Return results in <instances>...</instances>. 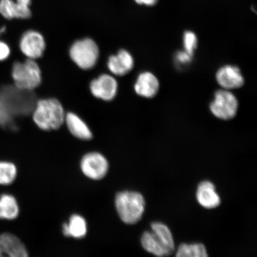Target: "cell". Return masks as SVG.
<instances>
[{"label": "cell", "instance_id": "obj_1", "mask_svg": "<svg viewBox=\"0 0 257 257\" xmlns=\"http://www.w3.org/2000/svg\"><path fill=\"white\" fill-rule=\"evenodd\" d=\"M62 104L55 98L41 99L38 102L33 114L35 123L44 131L57 130L65 121Z\"/></svg>", "mask_w": 257, "mask_h": 257}, {"label": "cell", "instance_id": "obj_2", "mask_svg": "<svg viewBox=\"0 0 257 257\" xmlns=\"http://www.w3.org/2000/svg\"><path fill=\"white\" fill-rule=\"evenodd\" d=\"M115 205L121 220L126 224H134L142 218L146 201L141 193L127 191L118 193Z\"/></svg>", "mask_w": 257, "mask_h": 257}, {"label": "cell", "instance_id": "obj_3", "mask_svg": "<svg viewBox=\"0 0 257 257\" xmlns=\"http://www.w3.org/2000/svg\"><path fill=\"white\" fill-rule=\"evenodd\" d=\"M12 76L16 87L24 91H31L37 88L42 80L39 66L35 60L30 59L24 63H15Z\"/></svg>", "mask_w": 257, "mask_h": 257}, {"label": "cell", "instance_id": "obj_4", "mask_svg": "<svg viewBox=\"0 0 257 257\" xmlns=\"http://www.w3.org/2000/svg\"><path fill=\"white\" fill-rule=\"evenodd\" d=\"M73 62L82 69H91L99 57V49L94 41L90 38L79 40L74 43L69 51Z\"/></svg>", "mask_w": 257, "mask_h": 257}, {"label": "cell", "instance_id": "obj_5", "mask_svg": "<svg viewBox=\"0 0 257 257\" xmlns=\"http://www.w3.org/2000/svg\"><path fill=\"white\" fill-rule=\"evenodd\" d=\"M210 110L214 115L221 120L232 119L237 114L238 101L229 90H218L210 104Z\"/></svg>", "mask_w": 257, "mask_h": 257}, {"label": "cell", "instance_id": "obj_6", "mask_svg": "<svg viewBox=\"0 0 257 257\" xmlns=\"http://www.w3.org/2000/svg\"><path fill=\"white\" fill-rule=\"evenodd\" d=\"M80 166L83 174L93 180L103 178L108 170L107 159L98 153L86 154L82 159Z\"/></svg>", "mask_w": 257, "mask_h": 257}, {"label": "cell", "instance_id": "obj_7", "mask_svg": "<svg viewBox=\"0 0 257 257\" xmlns=\"http://www.w3.org/2000/svg\"><path fill=\"white\" fill-rule=\"evenodd\" d=\"M20 48L22 53L28 59H39L46 49V41L39 32L28 31L21 38Z\"/></svg>", "mask_w": 257, "mask_h": 257}, {"label": "cell", "instance_id": "obj_8", "mask_svg": "<svg viewBox=\"0 0 257 257\" xmlns=\"http://www.w3.org/2000/svg\"><path fill=\"white\" fill-rule=\"evenodd\" d=\"M118 84L113 77L104 74L97 79L93 80L90 89L96 98L104 101L112 100L117 94Z\"/></svg>", "mask_w": 257, "mask_h": 257}, {"label": "cell", "instance_id": "obj_9", "mask_svg": "<svg viewBox=\"0 0 257 257\" xmlns=\"http://www.w3.org/2000/svg\"><path fill=\"white\" fill-rule=\"evenodd\" d=\"M216 79L218 84L227 90L239 88L244 83L238 67L230 65L223 66L218 70Z\"/></svg>", "mask_w": 257, "mask_h": 257}, {"label": "cell", "instance_id": "obj_10", "mask_svg": "<svg viewBox=\"0 0 257 257\" xmlns=\"http://www.w3.org/2000/svg\"><path fill=\"white\" fill-rule=\"evenodd\" d=\"M196 198L202 207L213 209L219 206L221 199L216 190V186L210 181H204L199 184Z\"/></svg>", "mask_w": 257, "mask_h": 257}, {"label": "cell", "instance_id": "obj_11", "mask_svg": "<svg viewBox=\"0 0 257 257\" xmlns=\"http://www.w3.org/2000/svg\"><path fill=\"white\" fill-rule=\"evenodd\" d=\"M0 14L8 20L14 19L30 18V6L14 0H0Z\"/></svg>", "mask_w": 257, "mask_h": 257}, {"label": "cell", "instance_id": "obj_12", "mask_svg": "<svg viewBox=\"0 0 257 257\" xmlns=\"http://www.w3.org/2000/svg\"><path fill=\"white\" fill-rule=\"evenodd\" d=\"M134 60L131 54L125 50L118 51L116 55L109 57L107 67L110 71L117 76H124L133 69Z\"/></svg>", "mask_w": 257, "mask_h": 257}, {"label": "cell", "instance_id": "obj_13", "mask_svg": "<svg viewBox=\"0 0 257 257\" xmlns=\"http://www.w3.org/2000/svg\"><path fill=\"white\" fill-rule=\"evenodd\" d=\"M0 250L3 255L6 254L11 257H26L28 255L24 244L12 233L0 234Z\"/></svg>", "mask_w": 257, "mask_h": 257}, {"label": "cell", "instance_id": "obj_14", "mask_svg": "<svg viewBox=\"0 0 257 257\" xmlns=\"http://www.w3.org/2000/svg\"><path fill=\"white\" fill-rule=\"evenodd\" d=\"M158 79L153 73L144 72L138 76L134 88L138 95L151 98L155 96L159 89Z\"/></svg>", "mask_w": 257, "mask_h": 257}, {"label": "cell", "instance_id": "obj_15", "mask_svg": "<svg viewBox=\"0 0 257 257\" xmlns=\"http://www.w3.org/2000/svg\"><path fill=\"white\" fill-rule=\"evenodd\" d=\"M70 133L74 137L83 140H89L92 138L91 130L78 115L68 112L66 115L65 121Z\"/></svg>", "mask_w": 257, "mask_h": 257}, {"label": "cell", "instance_id": "obj_16", "mask_svg": "<svg viewBox=\"0 0 257 257\" xmlns=\"http://www.w3.org/2000/svg\"><path fill=\"white\" fill-rule=\"evenodd\" d=\"M150 226L153 232L165 248L168 255L173 254L175 251V243L171 230L168 226L159 221H154Z\"/></svg>", "mask_w": 257, "mask_h": 257}, {"label": "cell", "instance_id": "obj_17", "mask_svg": "<svg viewBox=\"0 0 257 257\" xmlns=\"http://www.w3.org/2000/svg\"><path fill=\"white\" fill-rule=\"evenodd\" d=\"M63 229L64 235L75 238H82L87 232L86 221L79 215H73L70 217L69 224H64Z\"/></svg>", "mask_w": 257, "mask_h": 257}, {"label": "cell", "instance_id": "obj_18", "mask_svg": "<svg viewBox=\"0 0 257 257\" xmlns=\"http://www.w3.org/2000/svg\"><path fill=\"white\" fill-rule=\"evenodd\" d=\"M141 243L148 252L157 256H168L165 248L153 231L144 232L141 236Z\"/></svg>", "mask_w": 257, "mask_h": 257}, {"label": "cell", "instance_id": "obj_19", "mask_svg": "<svg viewBox=\"0 0 257 257\" xmlns=\"http://www.w3.org/2000/svg\"><path fill=\"white\" fill-rule=\"evenodd\" d=\"M19 205L14 196L3 194L0 197V218L14 220L18 216Z\"/></svg>", "mask_w": 257, "mask_h": 257}, {"label": "cell", "instance_id": "obj_20", "mask_svg": "<svg viewBox=\"0 0 257 257\" xmlns=\"http://www.w3.org/2000/svg\"><path fill=\"white\" fill-rule=\"evenodd\" d=\"M176 256L178 257H207L208 255L206 248L203 243H182L180 244L178 246Z\"/></svg>", "mask_w": 257, "mask_h": 257}, {"label": "cell", "instance_id": "obj_21", "mask_svg": "<svg viewBox=\"0 0 257 257\" xmlns=\"http://www.w3.org/2000/svg\"><path fill=\"white\" fill-rule=\"evenodd\" d=\"M17 169L14 164L0 162V185H9L15 181Z\"/></svg>", "mask_w": 257, "mask_h": 257}, {"label": "cell", "instance_id": "obj_22", "mask_svg": "<svg viewBox=\"0 0 257 257\" xmlns=\"http://www.w3.org/2000/svg\"><path fill=\"white\" fill-rule=\"evenodd\" d=\"M197 37L191 31H186L184 35V46L186 52L193 55L197 46Z\"/></svg>", "mask_w": 257, "mask_h": 257}, {"label": "cell", "instance_id": "obj_23", "mask_svg": "<svg viewBox=\"0 0 257 257\" xmlns=\"http://www.w3.org/2000/svg\"><path fill=\"white\" fill-rule=\"evenodd\" d=\"M9 114L5 105L0 101V125L5 126L9 121Z\"/></svg>", "mask_w": 257, "mask_h": 257}, {"label": "cell", "instance_id": "obj_24", "mask_svg": "<svg viewBox=\"0 0 257 257\" xmlns=\"http://www.w3.org/2000/svg\"><path fill=\"white\" fill-rule=\"evenodd\" d=\"M11 54V49L8 45L0 41V62L8 59Z\"/></svg>", "mask_w": 257, "mask_h": 257}, {"label": "cell", "instance_id": "obj_25", "mask_svg": "<svg viewBox=\"0 0 257 257\" xmlns=\"http://www.w3.org/2000/svg\"><path fill=\"white\" fill-rule=\"evenodd\" d=\"M192 55L186 51H182L176 54V60L181 64H186L191 62Z\"/></svg>", "mask_w": 257, "mask_h": 257}, {"label": "cell", "instance_id": "obj_26", "mask_svg": "<svg viewBox=\"0 0 257 257\" xmlns=\"http://www.w3.org/2000/svg\"><path fill=\"white\" fill-rule=\"evenodd\" d=\"M138 5L152 7L156 6L159 2V0H135Z\"/></svg>", "mask_w": 257, "mask_h": 257}, {"label": "cell", "instance_id": "obj_27", "mask_svg": "<svg viewBox=\"0 0 257 257\" xmlns=\"http://www.w3.org/2000/svg\"><path fill=\"white\" fill-rule=\"evenodd\" d=\"M6 31V27H3L2 28H0V36H2L3 34H4Z\"/></svg>", "mask_w": 257, "mask_h": 257}, {"label": "cell", "instance_id": "obj_28", "mask_svg": "<svg viewBox=\"0 0 257 257\" xmlns=\"http://www.w3.org/2000/svg\"><path fill=\"white\" fill-rule=\"evenodd\" d=\"M3 256V253H2V250H0V256Z\"/></svg>", "mask_w": 257, "mask_h": 257}]
</instances>
